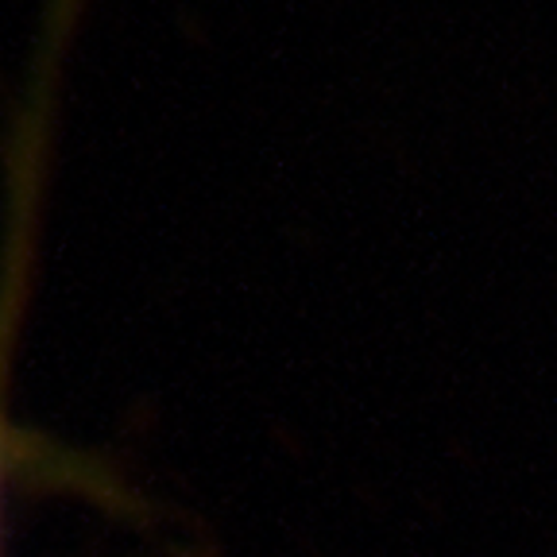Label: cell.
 <instances>
[{
    "label": "cell",
    "mask_w": 557,
    "mask_h": 557,
    "mask_svg": "<svg viewBox=\"0 0 557 557\" xmlns=\"http://www.w3.org/2000/svg\"><path fill=\"white\" fill-rule=\"evenodd\" d=\"M16 278L20 271L9 268V275L0 283V492H4V442H9V426H4V380H9L12 322H16Z\"/></svg>",
    "instance_id": "1"
}]
</instances>
